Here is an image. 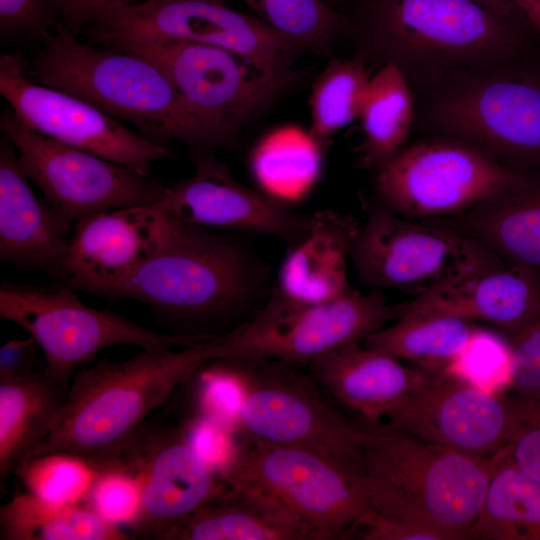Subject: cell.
Wrapping results in <instances>:
<instances>
[{
    "label": "cell",
    "mask_w": 540,
    "mask_h": 540,
    "mask_svg": "<svg viewBox=\"0 0 540 540\" xmlns=\"http://www.w3.org/2000/svg\"><path fill=\"white\" fill-rule=\"evenodd\" d=\"M222 335L179 351L143 350L124 361L101 360L79 368L51 432L28 459L63 452L98 469L116 464L150 413L204 364L220 357Z\"/></svg>",
    "instance_id": "4"
},
{
    "label": "cell",
    "mask_w": 540,
    "mask_h": 540,
    "mask_svg": "<svg viewBox=\"0 0 540 540\" xmlns=\"http://www.w3.org/2000/svg\"><path fill=\"white\" fill-rule=\"evenodd\" d=\"M400 316V304L389 305L378 290L306 303L272 288L266 300L222 339L221 357L269 358L289 365H310Z\"/></svg>",
    "instance_id": "12"
},
{
    "label": "cell",
    "mask_w": 540,
    "mask_h": 540,
    "mask_svg": "<svg viewBox=\"0 0 540 540\" xmlns=\"http://www.w3.org/2000/svg\"><path fill=\"white\" fill-rule=\"evenodd\" d=\"M350 256L362 283L415 296L506 264L455 231L411 221L380 203L360 226Z\"/></svg>",
    "instance_id": "13"
},
{
    "label": "cell",
    "mask_w": 540,
    "mask_h": 540,
    "mask_svg": "<svg viewBox=\"0 0 540 540\" xmlns=\"http://www.w3.org/2000/svg\"><path fill=\"white\" fill-rule=\"evenodd\" d=\"M507 339L513 353L511 388L540 398V319Z\"/></svg>",
    "instance_id": "40"
},
{
    "label": "cell",
    "mask_w": 540,
    "mask_h": 540,
    "mask_svg": "<svg viewBox=\"0 0 540 540\" xmlns=\"http://www.w3.org/2000/svg\"><path fill=\"white\" fill-rule=\"evenodd\" d=\"M220 475L230 490L275 500L317 540L358 538L376 514L363 456L244 439L225 458Z\"/></svg>",
    "instance_id": "7"
},
{
    "label": "cell",
    "mask_w": 540,
    "mask_h": 540,
    "mask_svg": "<svg viewBox=\"0 0 540 540\" xmlns=\"http://www.w3.org/2000/svg\"><path fill=\"white\" fill-rule=\"evenodd\" d=\"M351 216L333 210L311 214L308 233L289 246L273 288L306 303L332 301L355 290L347 275V257L359 231Z\"/></svg>",
    "instance_id": "25"
},
{
    "label": "cell",
    "mask_w": 540,
    "mask_h": 540,
    "mask_svg": "<svg viewBox=\"0 0 540 540\" xmlns=\"http://www.w3.org/2000/svg\"><path fill=\"white\" fill-rule=\"evenodd\" d=\"M524 176L460 139L433 134L374 170L373 186L379 203L392 212L436 218L460 214Z\"/></svg>",
    "instance_id": "14"
},
{
    "label": "cell",
    "mask_w": 540,
    "mask_h": 540,
    "mask_svg": "<svg viewBox=\"0 0 540 540\" xmlns=\"http://www.w3.org/2000/svg\"><path fill=\"white\" fill-rule=\"evenodd\" d=\"M179 222L156 204L91 214L74 225L56 282L103 297L146 262Z\"/></svg>",
    "instance_id": "20"
},
{
    "label": "cell",
    "mask_w": 540,
    "mask_h": 540,
    "mask_svg": "<svg viewBox=\"0 0 540 540\" xmlns=\"http://www.w3.org/2000/svg\"><path fill=\"white\" fill-rule=\"evenodd\" d=\"M118 463L140 483V509L131 525L138 538L175 539L199 509L227 491L214 467L174 430L144 426Z\"/></svg>",
    "instance_id": "17"
},
{
    "label": "cell",
    "mask_w": 540,
    "mask_h": 540,
    "mask_svg": "<svg viewBox=\"0 0 540 540\" xmlns=\"http://www.w3.org/2000/svg\"><path fill=\"white\" fill-rule=\"evenodd\" d=\"M1 540H130L132 535L105 520L89 504H62L29 492L0 509Z\"/></svg>",
    "instance_id": "29"
},
{
    "label": "cell",
    "mask_w": 540,
    "mask_h": 540,
    "mask_svg": "<svg viewBox=\"0 0 540 540\" xmlns=\"http://www.w3.org/2000/svg\"><path fill=\"white\" fill-rule=\"evenodd\" d=\"M70 245L46 201L39 200L24 173L17 151L4 135L0 143V260L41 272L54 282Z\"/></svg>",
    "instance_id": "22"
},
{
    "label": "cell",
    "mask_w": 540,
    "mask_h": 540,
    "mask_svg": "<svg viewBox=\"0 0 540 540\" xmlns=\"http://www.w3.org/2000/svg\"><path fill=\"white\" fill-rule=\"evenodd\" d=\"M0 94L28 128L149 175L169 159L168 146L153 143L85 100L33 80L21 52L0 56Z\"/></svg>",
    "instance_id": "16"
},
{
    "label": "cell",
    "mask_w": 540,
    "mask_h": 540,
    "mask_svg": "<svg viewBox=\"0 0 540 540\" xmlns=\"http://www.w3.org/2000/svg\"><path fill=\"white\" fill-rule=\"evenodd\" d=\"M214 361L237 387L235 416L244 439L363 456V428L350 425L309 379L290 369L291 365L254 357Z\"/></svg>",
    "instance_id": "10"
},
{
    "label": "cell",
    "mask_w": 540,
    "mask_h": 540,
    "mask_svg": "<svg viewBox=\"0 0 540 540\" xmlns=\"http://www.w3.org/2000/svg\"><path fill=\"white\" fill-rule=\"evenodd\" d=\"M273 29L304 51L330 55L344 40L349 0H242Z\"/></svg>",
    "instance_id": "34"
},
{
    "label": "cell",
    "mask_w": 540,
    "mask_h": 540,
    "mask_svg": "<svg viewBox=\"0 0 540 540\" xmlns=\"http://www.w3.org/2000/svg\"><path fill=\"white\" fill-rule=\"evenodd\" d=\"M106 47L152 61L195 111L237 141L242 125L291 88L298 77L267 75L234 52L213 45L165 42Z\"/></svg>",
    "instance_id": "15"
},
{
    "label": "cell",
    "mask_w": 540,
    "mask_h": 540,
    "mask_svg": "<svg viewBox=\"0 0 540 540\" xmlns=\"http://www.w3.org/2000/svg\"><path fill=\"white\" fill-rule=\"evenodd\" d=\"M0 317L36 340L45 357L44 371L65 387L79 368L93 363L110 346L168 350L219 336L156 332L112 311L85 305L75 290L57 282L50 286L2 282Z\"/></svg>",
    "instance_id": "9"
},
{
    "label": "cell",
    "mask_w": 540,
    "mask_h": 540,
    "mask_svg": "<svg viewBox=\"0 0 540 540\" xmlns=\"http://www.w3.org/2000/svg\"><path fill=\"white\" fill-rule=\"evenodd\" d=\"M68 387L44 369L0 379V483L26 461L51 432Z\"/></svg>",
    "instance_id": "26"
},
{
    "label": "cell",
    "mask_w": 540,
    "mask_h": 540,
    "mask_svg": "<svg viewBox=\"0 0 540 540\" xmlns=\"http://www.w3.org/2000/svg\"><path fill=\"white\" fill-rule=\"evenodd\" d=\"M484 1L502 10H506V11L517 10L510 0H484Z\"/></svg>",
    "instance_id": "45"
},
{
    "label": "cell",
    "mask_w": 540,
    "mask_h": 540,
    "mask_svg": "<svg viewBox=\"0 0 540 540\" xmlns=\"http://www.w3.org/2000/svg\"><path fill=\"white\" fill-rule=\"evenodd\" d=\"M176 540H317L275 500L252 491L226 493L199 509Z\"/></svg>",
    "instance_id": "27"
},
{
    "label": "cell",
    "mask_w": 540,
    "mask_h": 540,
    "mask_svg": "<svg viewBox=\"0 0 540 540\" xmlns=\"http://www.w3.org/2000/svg\"><path fill=\"white\" fill-rule=\"evenodd\" d=\"M528 23L540 34V0H510Z\"/></svg>",
    "instance_id": "44"
},
{
    "label": "cell",
    "mask_w": 540,
    "mask_h": 540,
    "mask_svg": "<svg viewBox=\"0 0 540 540\" xmlns=\"http://www.w3.org/2000/svg\"><path fill=\"white\" fill-rule=\"evenodd\" d=\"M415 122L522 174L540 169V62L535 56L454 70L416 94Z\"/></svg>",
    "instance_id": "6"
},
{
    "label": "cell",
    "mask_w": 540,
    "mask_h": 540,
    "mask_svg": "<svg viewBox=\"0 0 540 540\" xmlns=\"http://www.w3.org/2000/svg\"><path fill=\"white\" fill-rule=\"evenodd\" d=\"M40 347L33 337L9 340L0 348V379L20 378L43 369L39 367Z\"/></svg>",
    "instance_id": "42"
},
{
    "label": "cell",
    "mask_w": 540,
    "mask_h": 540,
    "mask_svg": "<svg viewBox=\"0 0 540 540\" xmlns=\"http://www.w3.org/2000/svg\"><path fill=\"white\" fill-rule=\"evenodd\" d=\"M363 462L376 514L427 523L475 539L498 454L476 456L386 425L363 428Z\"/></svg>",
    "instance_id": "5"
},
{
    "label": "cell",
    "mask_w": 540,
    "mask_h": 540,
    "mask_svg": "<svg viewBox=\"0 0 540 540\" xmlns=\"http://www.w3.org/2000/svg\"><path fill=\"white\" fill-rule=\"evenodd\" d=\"M441 314L480 320L512 336L540 319V279L505 264L441 286L400 304V316Z\"/></svg>",
    "instance_id": "21"
},
{
    "label": "cell",
    "mask_w": 540,
    "mask_h": 540,
    "mask_svg": "<svg viewBox=\"0 0 540 540\" xmlns=\"http://www.w3.org/2000/svg\"><path fill=\"white\" fill-rule=\"evenodd\" d=\"M474 536L480 540H540V484L508 457L505 447L498 454Z\"/></svg>",
    "instance_id": "31"
},
{
    "label": "cell",
    "mask_w": 540,
    "mask_h": 540,
    "mask_svg": "<svg viewBox=\"0 0 540 540\" xmlns=\"http://www.w3.org/2000/svg\"><path fill=\"white\" fill-rule=\"evenodd\" d=\"M25 59L33 80L129 123L153 143L178 141L202 150L238 143L195 111L165 73L137 53L84 43L59 25Z\"/></svg>",
    "instance_id": "3"
},
{
    "label": "cell",
    "mask_w": 540,
    "mask_h": 540,
    "mask_svg": "<svg viewBox=\"0 0 540 540\" xmlns=\"http://www.w3.org/2000/svg\"><path fill=\"white\" fill-rule=\"evenodd\" d=\"M513 427L505 451L530 478L540 484V398L513 393Z\"/></svg>",
    "instance_id": "38"
},
{
    "label": "cell",
    "mask_w": 540,
    "mask_h": 540,
    "mask_svg": "<svg viewBox=\"0 0 540 540\" xmlns=\"http://www.w3.org/2000/svg\"><path fill=\"white\" fill-rule=\"evenodd\" d=\"M362 540H461L442 528L413 520L375 514L358 535Z\"/></svg>",
    "instance_id": "41"
},
{
    "label": "cell",
    "mask_w": 540,
    "mask_h": 540,
    "mask_svg": "<svg viewBox=\"0 0 540 540\" xmlns=\"http://www.w3.org/2000/svg\"><path fill=\"white\" fill-rule=\"evenodd\" d=\"M61 25L80 35L81 30L104 8L112 5L134 4L145 0H53Z\"/></svg>",
    "instance_id": "43"
},
{
    "label": "cell",
    "mask_w": 540,
    "mask_h": 540,
    "mask_svg": "<svg viewBox=\"0 0 540 540\" xmlns=\"http://www.w3.org/2000/svg\"><path fill=\"white\" fill-rule=\"evenodd\" d=\"M416 115V96L393 63L371 76L359 120L363 142L358 167L376 170L404 146Z\"/></svg>",
    "instance_id": "28"
},
{
    "label": "cell",
    "mask_w": 540,
    "mask_h": 540,
    "mask_svg": "<svg viewBox=\"0 0 540 540\" xmlns=\"http://www.w3.org/2000/svg\"><path fill=\"white\" fill-rule=\"evenodd\" d=\"M388 425L439 445L490 457L508 443L513 427L510 396L451 375L430 376L386 415Z\"/></svg>",
    "instance_id": "18"
},
{
    "label": "cell",
    "mask_w": 540,
    "mask_h": 540,
    "mask_svg": "<svg viewBox=\"0 0 540 540\" xmlns=\"http://www.w3.org/2000/svg\"><path fill=\"white\" fill-rule=\"evenodd\" d=\"M477 325L441 314L403 315L363 341V345L396 359L413 362L429 376H437L454 361Z\"/></svg>",
    "instance_id": "30"
},
{
    "label": "cell",
    "mask_w": 540,
    "mask_h": 540,
    "mask_svg": "<svg viewBox=\"0 0 540 540\" xmlns=\"http://www.w3.org/2000/svg\"><path fill=\"white\" fill-rule=\"evenodd\" d=\"M269 271L230 230L180 220L164 244L103 297L144 303L177 334L222 335L262 305L271 291Z\"/></svg>",
    "instance_id": "2"
},
{
    "label": "cell",
    "mask_w": 540,
    "mask_h": 540,
    "mask_svg": "<svg viewBox=\"0 0 540 540\" xmlns=\"http://www.w3.org/2000/svg\"><path fill=\"white\" fill-rule=\"evenodd\" d=\"M99 472L88 461L63 452L32 457L14 471L27 492L70 505L87 502Z\"/></svg>",
    "instance_id": "35"
},
{
    "label": "cell",
    "mask_w": 540,
    "mask_h": 540,
    "mask_svg": "<svg viewBox=\"0 0 540 540\" xmlns=\"http://www.w3.org/2000/svg\"><path fill=\"white\" fill-rule=\"evenodd\" d=\"M322 150L309 134L283 129L258 143L251 169L264 193L286 204L302 198L315 183Z\"/></svg>",
    "instance_id": "32"
},
{
    "label": "cell",
    "mask_w": 540,
    "mask_h": 540,
    "mask_svg": "<svg viewBox=\"0 0 540 540\" xmlns=\"http://www.w3.org/2000/svg\"><path fill=\"white\" fill-rule=\"evenodd\" d=\"M0 128L65 236L91 214L154 205L165 193L167 184L149 175L31 130L9 107L0 115Z\"/></svg>",
    "instance_id": "11"
},
{
    "label": "cell",
    "mask_w": 540,
    "mask_h": 540,
    "mask_svg": "<svg viewBox=\"0 0 540 540\" xmlns=\"http://www.w3.org/2000/svg\"><path fill=\"white\" fill-rule=\"evenodd\" d=\"M309 366L316 379L340 402L362 415L368 425H377L430 377L361 342L346 345Z\"/></svg>",
    "instance_id": "24"
},
{
    "label": "cell",
    "mask_w": 540,
    "mask_h": 540,
    "mask_svg": "<svg viewBox=\"0 0 540 540\" xmlns=\"http://www.w3.org/2000/svg\"><path fill=\"white\" fill-rule=\"evenodd\" d=\"M61 25L53 0H0V35L42 42Z\"/></svg>",
    "instance_id": "39"
},
{
    "label": "cell",
    "mask_w": 540,
    "mask_h": 540,
    "mask_svg": "<svg viewBox=\"0 0 540 540\" xmlns=\"http://www.w3.org/2000/svg\"><path fill=\"white\" fill-rule=\"evenodd\" d=\"M369 68L357 54L333 58L315 79L309 99L308 134L322 151L342 128L359 119L371 78Z\"/></svg>",
    "instance_id": "33"
},
{
    "label": "cell",
    "mask_w": 540,
    "mask_h": 540,
    "mask_svg": "<svg viewBox=\"0 0 540 540\" xmlns=\"http://www.w3.org/2000/svg\"><path fill=\"white\" fill-rule=\"evenodd\" d=\"M141 502L137 477L119 463L100 470L87 504L108 522L132 525Z\"/></svg>",
    "instance_id": "37"
},
{
    "label": "cell",
    "mask_w": 540,
    "mask_h": 540,
    "mask_svg": "<svg viewBox=\"0 0 540 540\" xmlns=\"http://www.w3.org/2000/svg\"><path fill=\"white\" fill-rule=\"evenodd\" d=\"M344 40L368 66L393 63L415 95L448 73L535 56L536 30L484 0H349Z\"/></svg>",
    "instance_id": "1"
},
{
    "label": "cell",
    "mask_w": 540,
    "mask_h": 540,
    "mask_svg": "<svg viewBox=\"0 0 540 540\" xmlns=\"http://www.w3.org/2000/svg\"><path fill=\"white\" fill-rule=\"evenodd\" d=\"M194 173L166 185L156 203L166 213L193 225L276 236L293 245L309 231L311 214L290 211L286 204L238 182L212 150L190 149Z\"/></svg>",
    "instance_id": "19"
},
{
    "label": "cell",
    "mask_w": 540,
    "mask_h": 540,
    "mask_svg": "<svg viewBox=\"0 0 540 540\" xmlns=\"http://www.w3.org/2000/svg\"><path fill=\"white\" fill-rule=\"evenodd\" d=\"M512 366V346L507 337L477 326L443 373L491 392L504 393L511 388Z\"/></svg>",
    "instance_id": "36"
},
{
    "label": "cell",
    "mask_w": 540,
    "mask_h": 540,
    "mask_svg": "<svg viewBox=\"0 0 540 540\" xmlns=\"http://www.w3.org/2000/svg\"><path fill=\"white\" fill-rule=\"evenodd\" d=\"M430 223L457 232L540 279V169L460 214Z\"/></svg>",
    "instance_id": "23"
},
{
    "label": "cell",
    "mask_w": 540,
    "mask_h": 540,
    "mask_svg": "<svg viewBox=\"0 0 540 540\" xmlns=\"http://www.w3.org/2000/svg\"><path fill=\"white\" fill-rule=\"evenodd\" d=\"M88 43L187 42L213 45L241 56L273 77H295L304 50L255 14L223 0H145L102 9L80 32Z\"/></svg>",
    "instance_id": "8"
}]
</instances>
